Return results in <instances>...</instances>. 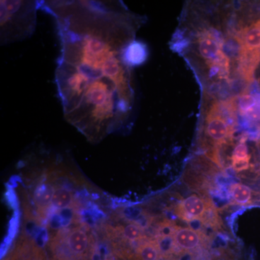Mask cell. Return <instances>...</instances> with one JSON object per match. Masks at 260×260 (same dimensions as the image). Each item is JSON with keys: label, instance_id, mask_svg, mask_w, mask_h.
I'll list each match as a JSON object with an SVG mask.
<instances>
[{"label": "cell", "instance_id": "1", "mask_svg": "<svg viewBox=\"0 0 260 260\" xmlns=\"http://www.w3.org/2000/svg\"><path fill=\"white\" fill-rule=\"evenodd\" d=\"M39 9L60 41L55 82L66 120L91 142L121 129L135 102L124 51L139 20L119 1H39Z\"/></svg>", "mask_w": 260, "mask_h": 260}, {"label": "cell", "instance_id": "2", "mask_svg": "<svg viewBox=\"0 0 260 260\" xmlns=\"http://www.w3.org/2000/svg\"><path fill=\"white\" fill-rule=\"evenodd\" d=\"M0 38L2 45L20 42L35 31L39 1H1Z\"/></svg>", "mask_w": 260, "mask_h": 260}, {"label": "cell", "instance_id": "3", "mask_svg": "<svg viewBox=\"0 0 260 260\" xmlns=\"http://www.w3.org/2000/svg\"><path fill=\"white\" fill-rule=\"evenodd\" d=\"M51 260H87L93 252V242L84 227L61 229L48 246Z\"/></svg>", "mask_w": 260, "mask_h": 260}, {"label": "cell", "instance_id": "4", "mask_svg": "<svg viewBox=\"0 0 260 260\" xmlns=\"http://www.w3.org/2000/svg\"><path fill=\"white\" fill-rule=\"evenodd\" d=\"M205 130L207 138L217 148L229 139L234 132L229 121L211 108L205 119Z\"/></svg>", "mask_w": 260, "mask_h": 260}, {"label": "cell", "instance_id": "5", "mask_svg": "<svg viewBox=\"0 0 260 260\" xmlns=\"http://www.w3.org/2000/svg\"><path fill=\"white\" fill-rule=\"evenodd\" d=\"M211 204L209 200H205L198 195L191 194L179 203L174 212L179 218L185 221H190L192 219L203 220L207 210Z\"/></svg>", "mask_w": 260, "mask_h": 260}, {"label": "cell", "instance_id": "6", "mask_svg": "<svg viewBox=\"0 0 260 260\" xmlns=\"http://www.w3.org/2000/svg\"><path fill=\"white\" fill-rule=\"evenodd\" d=\"M239 37L244 51L241 59L247 58L257 64L260 61V20L243 29Z\"/></svg>", "mask_w": 260, "mask_h": 260}, {"label": "cell", "instance_id": "7", "mask_svg": "<svg viewBox=\"0 0 260 260\" xmlns=\"http://www.w3.org/2000/svg\"><path fill=\"white\" fill-rule=\"evenodd\" d=\"M223 44L219 43L210 32H203L198 39V51L200 55L208 61V64L215 60L222 50Z\"/></svg>", "mask_w": 260, "mask_h": 260}, {"label": "cell", "instance_id": "8", "mask_svg": "<svg viewBox=\"0 0 260 260\" xmlns=\"http://www.w3.org/2000/svg\"><path fill=\"white\" fill-rule=\"evenodd\" d=\"M148 57V49L144 43L133 40L129 43L124 51V60L129 68L144 64Z\"/></svg>", "mask_w": 260, "mask_h": 260}, {"label": "cell", "instance_id": "9", "mask_svg": "<svg viewBox=\"0 0 260 260\" xmlns=\"http://www.w3.org/2000/svg\"><path fill=\"white\" fill-rule=\"evenodd\" d=\"M6 260H46L44 253L31 240L23 241Z\"/></svg>", "mask_w": 260, "mask_h": 260}, {"label": "cell", "instance_id": "10", "mask_svg": "<svg viewBox=\"0 0 260 260\" xmlns=\"http://www.w3.org/2000/svg\"><path fill=\"white\" fill-rule=\"evenodd\" d=\"M54 189L50 183H41L37 186L34 194V202L38 208V212L42 217H45L49 205H51Z\"/></svg>", "mask_w": 260, "mask_h": 260}, {"label": "cell", "instance_id": "11", "mask_svg": "<svg viewBox=\"0 0 260 260\" xmlns=\"http://www.w3.org/2000/svg\"><path fill=\"white\" fill-rule=\"evenodd\" d=\"M77 218H78V215H77L76 210L74 207H70V208L56 211L49 220V225L51 229L55 230L60 228L68 226L72 223H74Z\"/></svg>", "mask_w": 260, "mask_h": 260}, {"label": "cell", "instance_id": "12", "mask_svg": "<svg viewBox=\"0 0 260 260\" xmlns=\"http://www.w3.org/2000/svg\"><path fill=\"white\" fill-rule=\"evenodd\" d=\"M229 192L233 200L237 205L246 206L252 203L253 191L249 186L242 183H234L231 184Z\"/></svg>", "mask_w": 260, "mask_h": 260}, {"label": "cell", "instance_id": "13", "mask_svg": "<svg viewBox=\"0 0 260 260\" xmlns=\"http://www.w3.org/2000/svg\"><path fill=\"white\" fill-rule=\"evenodd\" d=\"M133 260H160L155 241H143L137 246Z\"/></svg>", "mask_w": 260, "mask_h": 260}, {"label": "cell", "instance_id": "14", "mask_svg": "<svg viewBox=\"0 0 260 260\" xmlns=\"http://www.w3.org/2000/svg\"><path fill=\"white\" fill-rule=\"evenodd\" d=\"M121 237L130 242H140L144 241L143 229L141 225L134 222H128L124 225H121L117 229Z\"/></svg>", "mask_w": 260, "mask_h": 260}, {"label": "cell", "instance_id": "15", "mask_svg": "<svg viewBox=\"0 0 260 260\" xmlns=\"http://www.w3.org/2000/svg\"><path fill=\"white\" fill-rule=\"evenodd\" d=\"M74 204V196L70 189L64 187H58L53 194L51 205L54 208L61 210L70 208Z\"/></svg>", "mask_w": 260, "mask_h": 260}, {"label": "cell", "instance_id": "16", "mask_svg": "<svg viewBox=\"0 0 260 260\" xmlns=\"http://www.w3.org/2000/svg\"><path fill=\"white\" fill-rule=\"evenodd\" d=\"M256 103V99L253 95L249 94H244L239 98V102H238V108L239 112L242 115H244L246 112L254 107Z\"/></svg>", "mask_w": 260, "mask_h": 260}, {"label": "cell", "instance_id": "17", "mask_svg": "<svg viewBox=\"0 0 260 260\" xmlns=\"http://www.w3.org/2000/svg\"><path fill=\"white\" fill-rule=\"evenodd\" d=\"M177 228L174 223L167 221V220H164V222H161L160 225H159L158 237L174 235Z\"/></svg>", "mask_w": 260, "mask_h": 260}, {"label": "cell", "instance_id": "18", "mask_svg": "<svg viewBox=\"0 0 260 260\" xmlns=\"http://www.w3.org/2000/svg\"><path fill=\"white\" fill-rule=\"evenodd\" d=\"M249 157L247 146L244 142L238 144L233 151L232 159H244Z\"/></svg>", "mask_w": 260, "mask_h": 260}, {"label": "cell", "instance_id": "19", "mask_svg": "<svg viewBox=\"0 0 260 260\" xmlns=\"http://www.w3.org/2000/svg\"><path fill=\"white\" fill-rule=\"evenodd\" d=\"M250 167V157L244 159H232V167L237 172L247 170Z\"/></svg>", "mask_w": 260, "mask_h": 260}, {"label": "cell", "instance_id": "20", "mask_svg": "<svg viewBox=\"0 0 260 260\" xmlns=\"http://www.w3.org/2000/svg\"><path fill=\"white\" fill-rule=\"evenodd\" d=\"M249 120L257 121L260 120V103L256 104L254 107L249 109L244 114Z\"/></svg>", "mask_w": 260, "mask_h": 260}]
</instances>
